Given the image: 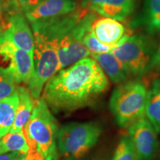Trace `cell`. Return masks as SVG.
Listing matches in <instances>:
<instances>
[{"mask_svg": "<svg viewBox=\"0 0 160 160\" xmlns=\"http://www.w3.org/2000/svg\"><path fill=\"white\" fill-rule=\"evenodd\" d=\"M108 88V78L88 57L53 75L44 87L42 98L53 111L69 113L93 105Z\"/></svg>", "mask_w": 160, "mask_h": 160, "instance_id": "cell-1", "label": "cell"}, {"mask_svg": "<svg viewBox=\"0 0 160 160\" xmlns=\"http://www.w3.org/2000/svg\"><path fill=\"white\" fill-rule=\"evenodd\" d=\"M84 13L85 10L78 8L68 15L31 23L34 39L33 72L28 85L35 100L40 98L47 82L59 71L58 48L60 38Z\"/></svg>", "mask_w": 160, "mask_h": 160, "instance_id": "cell-2", "label": "cell"}, {"mask_svg": "<svg viewBox=\"0 0 160 160\" xmlns=\"http://www.w3.org/2000/svg\"><path fill=\"white\" fill-rule=\"evenodd\" d=\"M58 131L57 122L48 105L42 97L39 98L23 128L34 160H57Z\"/></svg>", "mask_w": 160, "mask_h": 160, "instance_id": "cell-3", "label": "cell"}, {"mask_svg": "<svg viewBox=\"0 0 160 160\" xmlns=\"http://www.w3.org/2000/svg\"><path fill=\"white\" fill-rule=\"evenodd\" d=\"M148 88L140 79L119 84L110 99V110L122 128L130 126L145 117Z\"/></svg>", "mask_w": 160, "mask_h": 160, "instance_id": "cell-4", "label": "cell"}, {"mask_svg": "<svg viewBox=\"0 0 160 160\" xmlns=\"http://www.w3.org/2000/svg\"><path fill=\"white\" fill-rule=\"evenodd\" d=\"M102 126L97 122H72L62 126L58 131L57 146L65 160H79L97 143Z\"/></svg>", "mask_w": 160, "mask_h": 160, "instance_id": "cell-5", "label": "cell"}, {"mask_svg": "<svg viewBox=\"0 0 160 160\" xmlns=\"http://www.w3.org/2000/svg\"><path fill=\"white\" fill-rule=\"evenodd\" d=\"M157 45L152 36L147 33L131 35L111 51L123 64L130 74L141 77L149 73L150 65Z\"/></svg>", "mask_w": 160, "mask_h": 160, "instance_id": "cell-6", "label": "cell"}, {"mask_svg": "<svg viewBox=\"0 0 160 160\" xmlns=\"http://www.w3.org/2000/svg\"><path fill=\"white\" fill-rule=\"evenodd\" d=\"M97 13L89 10L78 21L72 25L60 38L58 48L59 71L91 57V53L84 45L83 39L88 31L91 30Z\"/></svg>", "mask_w": 160, "mask_h": 160, "instance_id": "cell-7", "label": "cell"}, {"mask_svg": "<svg viewBox=\"0 0 160 160\" xmlns=\"http://www.w3.org/2000/svg\"><path fill=\"white\" fill-rule=\"evenodd\" d=\"M0 71L16 83H28L33 72V57L19 48L2 33L0 37Z\"/></svg>", "mask_w": 160, "mask_h": 160, "instance_id": "cell-8", "label": "cell"}, {"mask_svg": "<svg viewBox=\"0 0 160 160\" xmlns=\"http://www.w3.org/2000/svg\"><path fill=\"white\" fill-rule=\"evenodd\" d=\"M128 136L137 155V160H154L159 150L157 132L144 117L128 128Z\"/></svg>", "mask_w": 160, "mask_h": 160, "instance_id": "cell-9", "label": "cell"}, {"mask_svg": "<svg viewBox=\"0 0 160 160\" xmlns=\"http://www.w3.org/2000/svg\"><path fill=\"white\" fill-rule=\"evenodd\" d=\"M91 31L99 42L111 48L132 35L121 21L108 17L96 18L91 25Z\"/></svg>", "mask_w": 160, "mask_h": 160, "instance_id": "cell-10", "label": "cell"}, {"mask_svg": "<svg viewBox=\"0 0 160 160\" xmlns=\"http://www.w3.org/2000/svg\"><path fill=\"white\" fill-rule=\"evenodd\" d=\"M81 7L104 17L124 21L137 7V0H82Z\"/></svg>", "mask_w": 160, "mask_h": 160, "instance_id": "cell-11", "label": "cell"}, {"mask_svg": "<svg viewBox=\"0 0 160 160\" xmlns=\"http://www.w3.org/2000/svg\"><path fill=\"white\" fill-rule=\"evenodd\" d=\"M3 33L17 48L33 55V32L22 13H13L10 16Z\"/></svg>", "mask_w": 160, "mask_h": 160, "instance_id": "cell-12", "label": "cell"}, {"mask_svg": "<svg viewBox=\"0 0 160 160\" xmlns=\"http://www.w3.org/2000/svg\"><path fill=\"white\" fill-rule=\"evenodd\" d=\"M78 8L77 0H43L34 8L26 12L25 17L31 24L68 15Z\"/></svg>", "mask_w": 160, "mask_h": 160, "instance_id": "cell-13", "label": "cell"}, {"mask_svg": "<svg viewBox=\"0 0 160 160\" xmlns=\"http://www.w3.org/2000/svg\"><path fill=\"white\" fill-rule=\"evenodd\" d=\"M91 57L97 62L112 82L119 85L128 80L131 76L123 64L111 52L91 54Z\"/></svg>", "mask_w": 160, "mask_h": 160, "instance_id": "cell-14", "label": "cell"}, {"mask_svg": "<svg viewBox=\"0 0 160 160\" xmlns=\"http://www.w3.org/2000/svg\"><path fill=\"white\" fill-rule=\"evenodd\" d=\"M133 26L142 28L153 37L160 33V0H144L142 8Z\"/></svg>", "mask_w": 160, "mask_h": 160, "instance_id": "cell-15", "label": "cell"}, {"mask_svg": "<svg viewBox=\"0 0 160 160\" xmlns=\"http://www.w3.org/2000/svg\"><path fill=\"white\" fill-rule=\"evenodd\" d=\"M17 91L19 100L16 110L14 122L9 132L22 131L31 117L36 104L35 99L28 88L20 86L17 88Z\"/></svg>", "mask_w": 160, "mask_h": 160, "instance_id": "cell-16", "label": "cell"}, {"mask_svg": "<svg viewBox=\"0 0 160 160\" xmlns=\"http://www.w3.org/2000/svg\"><path fill=\"white\" fill-rule=\"evenodd\" d=\"M145 117L160 133V78L154 79L148 90Z\"/></svg>", "mask_w": 160, "mask_h": 160, "instance_id": "cell-17", "label": "cell"}, {"mask_svg": "<svg viewBox=\"0 0 160 160\" xmlns=\"http://www.w3.org/2000/svg\"><path fill=\"white\" fill-rule=\"evenodd\" d=\"M18 100L17 91L0 100V138L8 133L14 122Z\"/></svg>", "mask_w": 160, "mask_h": 160, "instance_id": "cell-18", "label": "cell"}, {"mask_svg": "<svg viewBox=\"0 0 160 160\" xmlns=\"http://www.w3.org/2000/svg\"><path fill=\"white\" fill-rule=\"evenodd\" d=\"M12 152L30 153L29 145L23 130L18 132H8L0 138V154Z\"/></svg>", "mask_w": 160, "mask_h": 160, "instance_id": "cell-19", "label": "cell"}, {"mask_svg": "<svg viewBox=\"0 0 160 160\" xmlns=\"http://www.w3.org/2000/svg\"><path fill=\"white\" fill-rule=\"evenodd\" d=\"M112 160H137L134 147L128 135L120 139Z\"/></svg>", "mask_w": 160, "mask_h": 160, "instance_id": "cell-20", "label": "cell"}, {"mask_svg": "<svg viewBox=\"0 0 160 160\" xmlns=\"http://www.w3.org/2000/svg\"><path fill=\"white\" fill-rule=\"evenodd\" d=\"M84 45L91 54H97V53H106V52H111L113 48L109 47V46L105 45L98 41L94 35L92 33L90 30L85 35L83 39Z\"/></svg>", "mask_w": 160, "mask_h": 160, "instance_id": "cell-21", "label": "cell"}, {"mask_svg": "<svg viewBox=\"0 0 160 160\" xmlns=\"http://www.w3.org/2000/svg\"><path fill=\"white\" fill-rule=\"evenodd\" d=\"M16 84L11 77L0 71V100L10 97L17 91Z\"/></svg>", "mask_w": 160, "mask_h": 160, "instance_id": "cell-22", "label": "cell"}, {"mask_svg": "<svg viewBox=\"0 0 160 160\" xmlns=\"http://www.w3.org/2000/svg\"><path fill=\"white\" fill-rule=\"evenodd\" d=\"M8 6L13 13H24L34 8L43 0H8Z\"/></svg>", "mask_w": 160, "mask_h": 160, "instance_id": "cell-23", "label": "cell"}, {"mask_svg": "<svg viewBox=\"0 0 160 160\" xmlns=\"http://www.w3.org/2000/svg\"><path fill=\"white\" fill-rule=\"evenodd\" d=\"M0 160H34V157L31 153L12 152L0 154Z\"/></svg>", "mask_w": 160, "mask_h": 160, "instance_id": "cell-24", "label": "cell"}, {"mask_svg": "<svg viewBox=\"0 0 160 160\" xmlns=\"http://www.w3.org/2000/svg\"><path fill=\"white\" fill-rule=\"evenodd\" d=\"M151 72H153L154 73H160V43L157 46L154 57L152 59L151 65H150L149 73H151Z\"/></svg>", "mask_w": 160, "mask_h": 160, "instance_id": "cell-25", "label": "cell"}, {"mask_svg": "<svg viewBox=\"0 0 160 160\" xmlns=\"http://www.w3.org/2000/svg\"><path fill=\"white\" fill-rule=\"evenodd\" d=\"M4 29H5V25L3 23H0V37H1L2 34Z\"/></svg>", "mask_w": 160, "mask_h": 160, "instance_id": "cell-26", "label": "cell"}, {"mask_svg": "<svg viewBox=\"0 0 160 160\" xmlns=\"http://www.w3.org/2000/svg\"><path fill=\"white\" fill-rule=\"evenodd\" d=\"M0 13H1V8H0Z\"/></svg>", "mask_w": 160, "mask_h": 160, "instance_id": "cell-27", "label": "cell"}, {"mask_svg": "<svg viewBox=\"0 0 160 160\" xmlns=\"http://www.w3.org/2000/svg\"><path fill=\"white\" fill-rule=\"evenodd\" d=\"M159 160H160V159H159Z\"/></svg>", "mask_w": 160, "mask_h": 160, "instance_id": "cell-28", "label": "cell"}]
</instances>
